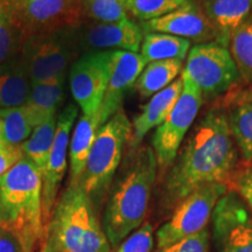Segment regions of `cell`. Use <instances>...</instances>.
<instances>
[{
	"instance_id": "6da1fadb",
	"label": "cell",
	"mask_w": 252,
	"mask_h": 252,
	"mask_svg": "<svg viewBox=\"0 0 252 252\" xmlns=\"http://www.w3.org/2000/svg\"><path fill=\"white\" fill-rule=\"evenodd\" d=\"M180 149L163 182L162 203L167 209L202 186L225 184L237 162L228 115L220 110L208 112Z\"/></svg>"
},
{
	"instance_id": "7402d4cb",
	"label": "cell",
	"mask_w": 252,
	"mask_h": 252,
	"mask_svg": "<svg viewBox=\"0 0 252 252\" xmlns=\"http://www.w3.org/2000/svg\"><path fill=\"white\" fill-rule=\"evenodd\" d=\"M27 40L15 0H0V64L21 54Z\"/></svg>"
},
{
	"instance_id": "d6a6232c",
	"label": "cell",
	"mask_w": 252,
	"mask_h": 252,
	"mask_svg": "<svg viewBox=\"0 0 252 252\" xmlns=\"http://www.w3.org/2000/svg\"><path fill=\"white\" fill-rule=\"evenodd\" d=\"M24 158L21 146H13L0 141V176L8 172Z\"/></svg>"
},
{
	"instance_id": "cb8c5ba5",
	"label": "cell",
	"mask_w": 252,
	"mask_h": 252,
	"mask_svg": "<svg viewBox=\"0 0 252 252\" xmlns=\"http://www.w3.org/2000/svg\"><path fill=\"white\" fill-rule=\"evenodd\" d=\"M190 50V41L163 33H145L140 55L147 63L166 60L185 61Z\"/></svg>"
},
{
	"instance_id": "d4e9b609",
	"label": "cell",
	"mask_w": 252,
	"mask_h": 252,
	"mask_svg": "<svg viewBox=\"0 0 252 252\" xmlns=\"http://www.w3.org/2000/svg\"><path fill=\"white\" fill-rule=\"evenodd\" d=\"M58 116L50 117L37 125L32 132L30 138L21 145L24 157L35 165L41 175H43L46 171L50 151L54 144Z\"/></svg>"
},
{
	"instance_id": "5b68a950",
	"label": "cell",
	"mask_w": 252,
	"mask_h": 252,
	"mask_svg": "<svg viewBox=\"0 0 252 252\" xmlns=\"http://www.w3.org/2000/svg\"><path fill=\"white\" fill-rule=\"evenodd\" d=\"M132 124L122 108L100 126L97 132L78 186L98 208L110 190L127 146Z\"/></svg>"
},
{
	"instance_id": "3957f363",
	"label": "cell",
	"mask_w": 252,
	"mask_h": 252,
	"mask_svg": "<svg viewBox=\"0 0 252 252\" xmlns=\"http://www.w3.org/2000/svg\"><path fill=\"white\" fill-rule=\"evenodd\" d=\"M0 228L13 232L26 252L42 250V175L25 157L0 176Z\"/></svg>"
},
{
	"instance_id": "4316f807",
	"label": "cell",
	"mask_w": 252,
	"mask_h": 252,
	"mask_svg": "<svg viewBox=\"0 0 252 252\" xmlns=\"http://www.w3.org/2000/svg\"><path fill=\"white\" fill-rule=\"evenodd\" d=\"M230 132L242 157L252 166V102H237L228 113Z\"/></svg>"
},
{
	"instance_id": "9a60e30c",
	"label": "cell",
	"mask_w": 252,
	"mask_h": 252,
	"mask_svg": "<svg viewBox=\"0 0 252 252\" xmlns=\"http://www.w3.org/2000/svg\"><path fill=\"white\" fill-rule=\"evenodd\" d=\"M146 64L147 62L139 53L112 50L110 58L109 83L100 105L103 124L122 108L124 96L134 87L135 81Z\"/></svg>"
},
{
	"instance_id": "4dcf8cb0",
	"label": "cell",
	"mask_w": 252,
	"mask_h": 252,
	"mask_svg": "<svg viewBox=\"0 0 252 252\" xmlns=\"http://www.w3.org/2000/svg\"><path fill=\"white\" fill-rule=\"evenodd\" d=\"M156 235L152 223L145 222L134 230L122 243L113 248L111 252H153Z\"/></svg>"
},
{
	"instance_id": "52a82bcc",
	"label": "cell",
	"mask_w": 252,
	"mask_h": 252,
	"mask_svg": "<svg viewBox=\"0 0 252 252\" xmlns=\"http://www.w3.org/2000/svg\"><path fill=\"white\" fill-rule=\"evenodd\" d=\"M226 184H209L197 188L174 208L172 216L156 232L157 249H162L207 229Z\"/></svg>"
},
{
	"instance_id": "f546056e",
	"label": "cell",
	"mask_w": 252,
	"mask_h": 252,
	"mask_svg": "<svg viewBox=\"0 0 252 252\" xmlns=\"http://www.w3.org/2000/svg\"><path fill=\"white\" fill-rule=\"evenodd\" d=\"M189 1L190 0H123L127 13L144 23L171 13Z\"/></svg>"
},
{
	"instance_id": "f1b7e54d",
	"label": "cell",
	"mask_w": 252,
	"mask_h": 252,
	"mask_svg": "<svg viewBox=\"0 0 252 252\" xmlns=\"http://www.w3.org/2000/svg\"><path fill=\"white\" fill-rule=\"evenodd\" d=\"M84 18L94 23L112 24L128 19L123 0H81Z\"/></svg>"
},
{
	"instance_id": "d6986e66",
	"label": "cell",
	"mask_w": 252,
	"mask_h": 252,
	"mask_svg": "<svg viewBox=\"0 0 252 252\" xmlns=\"http://www.w3.org/2000/svg\"><path fill=\"white\" fill-rule=\"evenodd\" d=\"M103 125L102 110L93 115L82 113L77 118L76 124L72 130L70 145H69V184L76 186L80 182L82 173L84 171L86 162L89 156L97 132Z\"/></svg>"
},
{
	"instance_id": "d590c367",
	"label": "cell",
	"mask_w": 252,
	"mask_h": 252,
	"mask_svg": "<svg viewBox=\"0 0 252 252\" xmlns=\"http://www.w3.org/2000/svg\"><path fill=\"white\" fill-rule=\"evenodd\" d=\"M237 102H252V89L245 91V93L239 94L238 97H236L235 103Z\"/></svg>"
},
{
	"instance_id": "ac0fdd59",
	"label": "cell",
	"mask_w": 252,
	"mask_h": 252,
	"mask_svg": "<svg viewBox=\"0 0 252 252\" xmlns=\"http://www.w3.org/2000/svg\"><path fill=\"white\" fill-rule=\"evenodd\" d=\"M252 0H204L203 12L215 31L216 42L228 48L231 34L249 19Z\"/></svg>"
},
{
	"instance_id": "484cf974",
	"label": "cell",
	"mask_w": 252,
	"mask_h": 252,
	"mask_svg": "<svg viewBox=\"0 0 252 252\" xmlns=\"http://www.w3.org/2000/svg\"><path fill=\"white\" fill-rule=\"evenodd\" d=\"M35 126L25 105L0 109V141L21 146L32 134Z\"/></svg>"
},
{
	"instance_id": "44dd1931",
	"label": "cell",
	"mask_w": 252,
	"mask_h": 252,
	"mask_svg": "<svg viewBox=\"0 0 252 252\" xmlns=\"http://www.w3.org/2000/svg\"><path fill=\"white\" fill-rule=\"evenodd\" d=\"M65 78L32 84L30 96L25 106L30 112L34 126L50 117L58 116L65 96Z\"/></svg>"
},
{
	"instance_id": "2e32d148",
	"label": "cell",
	"mask_w": 252,
	"mask_h": 252,
	"mask_svg": "<svg viewBox=\"0 0 252 252\" xmlns=\"http://www.w3.org/2000/svg\"><path fill=\"white\" fill-rule=\"evenodd\" d=\"M141 28L145 33L169 34L202 43L216 39L215 31L203 9L191 1L163 17L145 21Z\"/></svg>"
},
{
	"instance_id": "836d02e7",
	"label": "cell",
	"mask_w": 252,
	"mask_h": 252,
	"mask_svg": "<svg viewBox=\"0 0 252 252\" xmlns=\"http://www.w3.org/2000/svg\"><path fill=\"white\" fill-rule=\"evenodd\" d=\"M0 252H26V250L13 232L0 228Z\"/></svg>"
},
{
	"instance_id": "ffe728a7",
	"label": "cell",
	"mask_w": 252,
	"mask_h": 252,
	"mask_svg": "<svg viewBox=\"0 0 252 252\" xmlns=\"http://www.w3.org/2000/svg\"><path fill=\"white\" fill-rule=\"evenodd\" d=\"M32 81L23 55L0 64V109H11L26 104Z\"/></svg>"
},
{
	"instance_id": "9c48e42d",
	"label": "cell",
	"mask_w": 252,
	"mask_h": 252,
	"mask_svg": "<svg viewBox=\"0 0 252 252\" xmlns=\"http://www.w3.org/2000/svg\"><path fill=\"white\" fill-rule=\"evenodd\" d=\"M182 71L202 93L203 98L224 94L239 78L229 49L217 42L198 43L190 48Z\"/></svg>"
},
{
	"instance_id": "7c38bea8",
	"label": "cell",
	"mask_w": 252,
	"mask_h": 252,
	"mask_svg": "<svg viewBox=\"0 0 252 252\" xmlns=\"http://www.w3.org/2000/svg\"><path fill=\"white\" fill-rule=\"evenodd\" d=\"M78 111L80 109L76 103H69L58 116L54 144L42 175V212L45 226L58 203L60 189L69 166V145L75 123L78 118Z\"/></svg>"
},
{
	"instance_id": "603a6c76",
	"label": "cell",
	"mask_w": 252,
	"mask_h": 252,
	"mask_svg": "<svg viewBox=\"0 0 252 252\" xmlns=\"http://www.w3.org/2000/svg\"><path fill=\"white\" fill-rule=\"evenodd\" d=\"M184 70V61L166 60L147 63L135 81L134 88L144 98L152 97L159 91L171 86Z\"/></svg>"
},
{
	"instance_id": "ba28073f",
	"label": "cell",
	"mask_w": 252,
	"mask_h": 252,
	"mask_svg": "<svg viewBox=\"0 0 252 252\" xmlns=\"http://www.w3.org/2000/svg\"><path fill=\"white\" fill-rule=\"evenodd\" d=\"M184 88L174 108L161 125L158 126L152 138V149L158 167L166 169L174 162L186 134L193 126L201 105L202 93L184 71L181 72Z\"/></svg>"
},
{
	"instance_id": "e0dca14e",
	"label": "cell",
	"mask_w": 252,
	"mask_h": 252,
	"mask_svg": "<svg viewBox=\"0 0 252 252\" xmlns=\"http://www.w3.org/2000/svg\"><path fill=\"white\" fill-rule=\"evenodd\" d=\"M182 88H184V81L180 77L173 82L171 86L153 94L149 103L143 108V111L135 116L132 122V131L127 143V147L130 150L128 154L139 149L145 135L152 128L158 127L165 122L178 102Z\"/></svg>"
},
{
	"instance_id": "30bf717a",
	"label": "cell",
	"mask_w": 252,
	"mask_h": 252,
	"mask_svg": "<svg viewBox=\"0 0 252 252\" xmlns=\"http://www.w3.org/2000/svg\"><path fill=\"white\" fill-rule=\"evenodd\" d=\"M212 220L219 252H252V213L237 191L220 198Z\"/></svg>"
},
{
	"instance_id": "7a4b0ae2",
	"label": "cell",
	"mask_w": 252,
	"mask_h": 252,
	"mask_svg": "<svg viewBox=\"0 0 252 252\" xmlns=\"http://www.w3.org/2000/svg\"><path fill=\"white\" fill-rule=\"evenodd\" d=\"M124 172L110 188L100 223L112 249L145 222L156 184L158 162L152 146L128 154Z\"/></svg>"
},
{
	"instance_id": "277c9868",
	"label": "cell",
	"mask_w": 252,
	"mask_h": 252,
	"mask_svg": "<svg viewBox=\"0 0 252 252\" xmlns=\"http://www.w3.org/2000/svg\"><path fill=\"white\" fill-rule=\"evenodd\" d=\"M97 209L80 186L60 195L46 224L41 252H111Z\"/></svg>"
},
{
	"instance_id": "4fadbf2b",
	"label": "cell",
	"mask_w": 252,
	"mask_h": 252,
	"mask_svg": "<svg viewBox=\"0 0 252 252\" xmlns=\"http://www.w3.org/2000/svg\"><path fill=\"white\" fill-rule=\"evenodd\" d=\"M15 7L28 39L83 25L81 0H15Z\"/></svg>"
},
{
	"instance_id": "8992f818",
	"label": "cell",
	"mask_w": 252,
	"mask_h": 252,
	"mask_svg": "<svg viewBox=\"0 0 252 252\" xmlns=\"http://www.w3.org/2000/svg\"><path fill=\"white\" fill-rule=\"evenodd\" d=\"M78 28H67L31 36L21 55L32 84H35L65 78V72L78 59Z\"/></svg>"
},
{
	"instance_id": "83f0119b",
	"label": "cell",
	"mask_w": 252,
	"mask_h": 252,
	"mask_svg": "<svg viewBox=\"0 0 252 252\" xmlns=\"http://www.w3.org/2000/svg\"><path fill=\"white\" fill-rule=\"evenodd\" d=\"M236 63L239 77L252 81V19L249 18L231 34L228 47Z\"/></svg>"
},
{
	"instance_id": "8fae6325",
	"label": "cell",
	"mask_w": 252,
	"mask_h": 252,
	"mask_svg": "<svg viewBox=\"0 0 252 252\" xmlns=\"http://www.w3.org/2000/svg\"><path fill=\"white\" fill-rule=\"evenodd\" d=\"M111 52L84 53L69 69L72 98L84 115H93L100 109L109 83Z\"/></svg>"
},
{
	"instance_id": "1f68e13d",
	"label": "cell",
	"mask_w": 252,
	"mask_h": 252,
	"mask_svg": "<svg viewBox=\"0 0 252 252\" xmlns=\"http://www.w3.org/2000/svg\"><path fill=\"white\" fill-rule=\"evenodd\" d=\"M210 234L208 229L202 230L196 235L189 236L169 247L156 249L153 252H209Z\"/></svg>"
},
{
	"instance_id": "8d00e7d4",
	"label": "cell",
	"mask_w": 252,
	"mask_h": 252,
	"mask_svg": "<svg viewBox=\"0 0 252 252\" xmlns=\"http://www.w3.org/2000/svg\"><path fill=\"white\" fill-rule=\"evenodd\" d=\"M238 176H239V178L245 179V180L252 182V168H249V169H247V171L242 172Z\"/></svg>"
},
{
	"instance_id": "e575fe53",
	"label": "cell",
	"mask_w": 252,
	"mask_h": 252,
	"mask_svg": "<svg viewBox=\"0 0 252 252\" xmlns=\"http://www.w3.org/2000/svg\"><path fill=\"white\" fill-rule=\"evenodd\" d=\"M236 189H237L236 191L241 195V197L248 204L252 213V182L237 176V179H236Z\"/></svg>"
},
{
	"instance_id": "5bb4252c",
	"label": "cell",
	"mask_w": 252,
	"mask_h": 252,
	"mask_svg": "<svg viewBox=\"0 0 252 252\" xmlns=\"http://www.w3.org/2000/svg\"><path fill=\"white\" fill-rule=\"evenodd\" d=\"M143 28L131 19L119 23H94L78 27L81 52L127 50L138 53L143 42Z\"/></svg>"
}]
</instances>
